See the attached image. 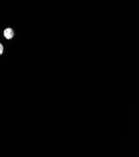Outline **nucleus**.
Segmentation results:
<instances>
[{
	"label": "nucleus",
	"instance_id": "f257e3e1",
	"mask_svg": "<svg viewBox=\"0 0 139 157\" xmlns=\"http://www.w3.org/2000/svg\"><path fill=\"white\" fill-rule=\"evenodd\" d=\"M4 36L7 40H11L14 36V30L11 28H7L4 30Z\"/></svg>",
	"mask_w": 139,
	"mask_h": 157
},
{
	"label": "nucleus",
	"instance_id": "f03ea898",
	"mask_svg": "<svg viewBox=\"0 0 139 157\" xmlns=\"http://www.w3.org/2000/svg\"><path fill=\"white\" fill-rule=\"evenodd\" d=\"M4 51V47L2 43H0V55H3Z\"/></svg>",
	"mask_w": 139,
	"mask_h": 157
}]
</instances>
